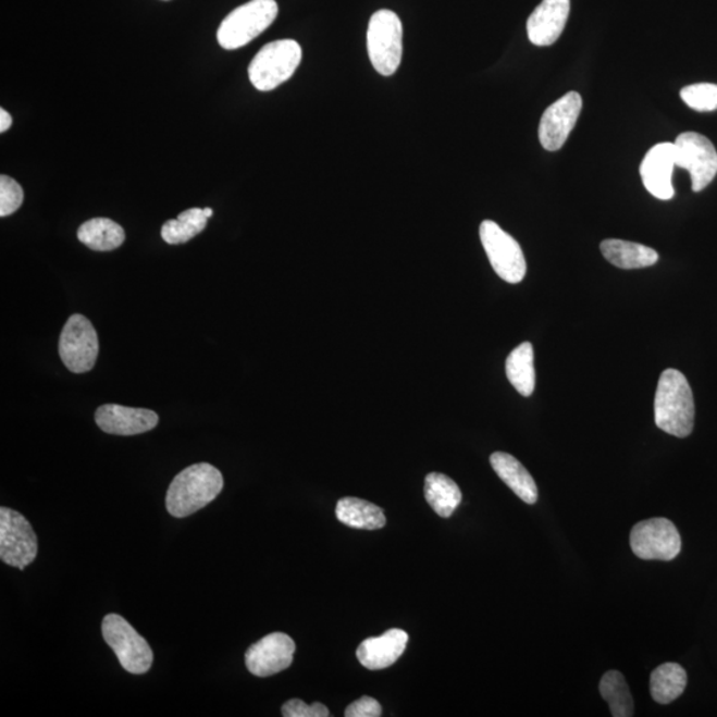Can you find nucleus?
<instances>
[{
  "mask_svg": "<svg viewBox=\"0 0 717 717\" xmlns=\"http://www.w3.org/2000/svg\"><path fill=\"white\" fill-rule=\"evenodd\" d=\"M655 424L668 435L684 438L694 431L695 403L689 381L673 369L663 371L655 395Z\"/></svg>",
  "mask_w": 717,
  "mask_h": 717,
  "instance_id": "f257e3e1",
  "label": "nucleus"
},
{
  "mask_svg": "<svg viewBox=\"0 0 717 717\" xmlns=\"http://www.w3.org/2000/svg\"><path fill=\"white\" fill-rule=\"evenodd\" d=\"M224 487V478L210 463H195L173 479L166 493V509L176 518L195 515L214 502Z\"/></svg>",
  "mask_w": 717,
  "mask_h": 717,
  "instance_id": "f03ea898",
  "label": "nucleus"
},
{
  "mask_svg": "<svg viewBox=\"0 0 717 717\" xmlns=\"http://www.w3.org/2000/svg\"><path fill=\"white\" fill-rule=\"evenodd\" d=\"M276 15L279 4L275 0H250L222 21L217 39L225 50H238L267 32Z\"/></svg>",
  "mask_w": 717,
  "mask_h": 717,
  "instance_id": "7ed1b4c3",
  "label": "nucleus"
},
{
  "mask_svg": "<svg viewBox=\"0 0 717 717\" xmlns=\"http://www.w3.org/2000/svg\"><path fill=\"white\" fill-rule=\"evenodd\" d=\"M302 62V48L293 39L275 40L261 48L249 65L252 86L262 92L279 88Z\"/></svg>",
  "mask_w": 717,
  "mask_h": 717,
  "instance_id": "20e7f679",
  "label": "nucleus"
},
{
  "mask_svg": "<svg viewBox=\"0 0 717 717\" xmlns=\"http://www.w3.org/2000/svg\"><path fill=\"white\" fill-rule=\"evenodd\" d=\"M367 50L378 74L393 76L400 67L403 24L394 11L381 10L371 16L367 29Z\"/></svg>",
  "mask_w": 717,
  "mask_h": 717,
  "instance_id": "39448f33",
  "label": "nucleus"
},
{
  "mask_svg": "<svg viewBox=\"0 0 717 717\" xmlns=\"http://www.w3.org/2000/svg\"><path fill=\"white\" fill-rule=\"evenodd\" d=\"M101 631L125 671L141 675L150 670L153 651L146 639L132 628L128 620L118 614H108L102 619Z\"/></svg>",
  "mask_w": 717,
  "mask_h": 717,
  "instance_id": "423d86ee",
  "label": "nucleus"
},
{
  "mask_svg": "<svg viewBox=\"0 0 717 717\" xmlns=\"http://www.w3.org/2000/svg\"><path fill=\"white\" fill-rule=\"evenodd\" d=\"M480 239L499 279L514 285L526 279V256L510 234L504 232L496 222L486 220L480 225Z\"/></svg>",
  "mask_w": 717,
  "mask_h": 717,
  "instance_id": "0eeeda50",
  "label": "nucleus"
},
{
  "mask_svg": "<svg viewBox=\"0 0 717 717\" xmlns=\"http://www.w3.org/2000/svg\"><path fill=\"white\" fill-rule=\"evenodd\" d=\"M38 556V537L32 523L20 511L0 508V558L20 570Z\"/></svg>",
  "mask_w": 717,
  "mask_h": 717,
  "instance_id": "6e6552de",
  "label": "nucleus"
},
{
  "mask_svg": "<svg viewBox=\"0 0 717 717\" xmlns=\"http://www.w3.org/2000/svg\"><path fill=\"white\" fill-rule=\"evenodd\" d=\"M59 354L71 372L84 373L94 369L99 357V336L86 317L74 314L69 318L60 335Z\"/></svg>",
  "mask_w": 717,
  "mask_h": 717,
  "instance_id": "1a4fd4ad",
  "label": "nucleus"
},
{
  "mask_svg": "<svg viewBox=\"0 0 717 717\" xmlns=\"http://www.w3.org/2000/svg\"><path fill=\"white\" fill-rule=\"evenodd\" d=\"M630 545L638 558L672 560L682 551V539L667 518H650L632 528Z\"/></svg>",
  "mask_w": 717,
  "mask_h": 717,
  "instance_id": "9d476101",
  "label": "nucleus"
},
{
  "mask_svg": "<svg viewBox=\"0 0 717 717\" xmlns=\"http://www.w3.org/2000/svg\"><path fill=\"white\" fill-rule=\"evenodd\" d=\"M677 166L690 172L692 190L702 191L717 174V152L706 136L684 132L673 143Z\"/></svg>",
  "mask_w": 717,
  "mask_h": 717,
  "instance_id": "9b49d317",
  "label": "nucleus"
},
{
  "mask_svg": "<svg viewBox=\"0 0 717 717\" xmlns=\"http://www.w3.org/2000/svg\"><path fill=\"white\" fill-rule=\"evenodd\" d=\"M582 104L581 95L571 90L547 108L542 114L539 129L542 147L556 152L565 146L580 118Z\"/></svg>",
  "mask_w": 717,
  "mask_h": 717,
  "instance_id": "f8f14e48",
  "label": "nucleus"
},
{
  "mask_svg": "<svg viewBox=\"0 0 717 717\" xmlns=\"http://www.w3.org/2000/svg\"><path fill=\"white\" fill-rule=\"evenodd\" d=\"M295 642L283 632H273L246 651L247 670L258 678L273 677L293 665Z\"/></svg>",
  "mask_w": 717,
  "mask_h": 717,
  "instance_id": "ddd939ff",
  "label": "nucleus"
},
{
  "mask_svg": "<svg viewBox=\"0 0 717 717\" xmlns=\"http://www.w3.org/2000/svg\"><path fill=\"white\" fill-rule=\"evenodd\" d=\"M95 420L100 430L110 435L135 436L154 430L159 415L146 408L104 404L96 411Z\"/></svg>",
  "mask_w": 717,
  "mask_h": 717,
  "instance_id": "4468645a",
  "label": "nucleus"
},
{
  "mask_svg": "<svg viewBox=\"0 0 717 717\" xmlns=\"http://www.w3.org/2000/svg\"><path fill=\"white\" fill-rule=\"evenodd\" d=\"M675 162L673 143H660L651 148L641 164V176L651 195L659 200H671L675 195L672 172Z\"/></svg>",
  "mask_w": 717,
  "mask_h": 717,
  "instance_id": "2eb2a0df",
  "label": "nucleus"
},
{
  "mask_svg": "<svg viewBox=\"0 0 717 717\" xmlns=\"http://www.w3.org/2000/svg\"><path fill=\"white\" fill-rule=\"evenodd\" d=\"M569 14L570 0H542L528 20L529 40L539 47L556 44L564 33Z\"/></svg>",
  "mask_w": 717,
  "mask_h": 717,
  "instance_id": "dca6fc26",
  "label": "nucleus"
},
{
  "mask_svg": "<svg viewBox=\"0 0 717 717\" xmlns=\"http://www.w3.org/2000/svg\"><path fill=\"white\" fill-rule=\"evenodd\" d=\"M408 638L406 631L393 629L381 636L366 639L357 650L360 665L373 671L393 666L406 651Z\"/></svg>",
  "mask_w": 717,
  "mask_h": 717,
  "instance_id": "f3484780",
  "label": "nucleus"
},
{
  "mask_svg": "<svg viewBox=\"0 0 717 717\" xmlns=\"http://www.w3.org/2000/svg\"><path fill=\"white\" fill-rule=\"evenodd\" d=\"M491 466L494 472L498 474L506 485L514 491L523 503L533 505L539 499V487L528 472V469L522 466L516 457L505 454V452H496L491 456Z\"/></svg>",
  "mask_w": 717,
  "mask_h": 717,
  "instance_id": "a211bd4d",
  "label": "nucleus"
},
{
  "mask_svg": "<svg viewBox=\"0 0 717 717\" xmlns=\"http://www.w3.org/2000/svg\"><path fill=\"white\" fill-rule=\"evenodd\" d=\"M601 251L614 267L625 270L650 268L659 261L656 250L629 240L605 239Z\"/></svg>",
  "mask_w": 717,
  "mask_h": 717,
  "instance_id": "6ab92c4d",
  "label": "nucleus"
},
{
  "mask_svg": "<svg viewBox=\"0 0 717 717\" xmlns=\"http://www.w3.org/2000/svg\"><path fill=\"white\" fill-rule=\"evenodd\" d=\"M337 520L345 526L361 530H378L385 526L383 509L366 499L345 497L336 505Z\"/></svg>",
  "mask_w": 717,
  "mask_h": 717,
  "instance_id": "aec40b11",
  "label": "nucleus"
},
{
  "mask_svg": "<svg viewBox=\"0 0 717 717\" xmlns=\"http://www.w3.org/2000/svg\"><path fill=\"white\" fill-rule=\"evenodd\" d=\"M424 496L427 503L440 517L449 518L461 504L459 485L443 473H430L425 478Z\"/></svg>",
  "mask_w": 717,
  "mask_h": 717,
  "instance_id": "412c9836",
  "label": "nucleus"
},
{
  "mask_svg": "<svg viewBox=\"0 0 717 717\" xmlns=\"http://www.w3.org/2000/svg\"><path fill=\"white\" fill-rule=\"evenodd\" d=\"M506 376L517 393L529 397L535 388L534 351L532 343L516 347L506 359Z\"/></svg>",
  "mask_w": 717,
  "mask_h": 717,
  "instance_id": "4be33fe9",
  "label": "nucleus"
},
{
  "mask_svg": "<svg viewBox=\"0 0 717 717\" xmlns=\"http://www.w3.org/2000/svg\"><path fill=\"white\" fill-rule=\"evenodd\" d=\"M77 238L95 251H112L124 244L125 232L110 219H92L79 227Z\"/></svg>",
  "mask_w": 717,
  "mask_h": 717,
  "instance_id": "5701e85b",
  "label": "nucleus"
},
{
  "mask_svg": "<svg viewBox=\"0 0 717 717\" xmlns=\"http://www.w3.org/2000/svg\"><path fill=\"white\" fill-rule=\"evenodd\" d=\"M687 685V672L678 663H665L651 673L650 691L654 701L670 704L682 696Z\"/></svg>",
  "mask_w": 717,
  "mask_h": 717,
  "instance_id": "b1692460",
  "label": "nucleus"
},
{
  "mask_svg": "<svg viewBox=\"0 0 717 717\" xmlns=\"http://www.w3.org/2000/svg\"><path fill=\"white\" fill-rule=\"evenodd\" d=\"M208 225L203 209L191 208L181 213L176 220H169L161 228V237L169 245L189 243Z\"/></svg>",
  "mask_w": 717,
  "mask_h": 717,
  "instance_id": "393cba45",
  "label": "nucleus"
},
{
  "mask_svg": "<svg viewBox=\"0 0 717 717\" xmlns=\"http://www.w3.org/2000/svg\"><path fill=\"white\" fill-rule=\"evenodd\" d=\"M599 692L608 703L614 717L634 716V701L622 673L616 670L606 672L602 677Z\"/></svg>",
  "mask_w": 717,
  "mask_h": 717,
  "instance_id": "a878e982",
  "label": "nucleus"
},
{
  "mask_svg": "<svg viewBox=\"0 0 717 717\" xmlns=\"http://www.w3.org/2000/svg\"><path fill=\"white\" fill-rule=\"evenodd\" d=\"M680 98L692 110L713 112L717 110V84L699 83L680 90Z\"/></svg>",
  "mask_w": 717,
  "mask_h": 717,
  "instance_id": "bb28decb",
  "label": "nucleus"
},
{
  "mask_svg": "<svg viewBox=\"0 0 717 717\" xmlns=\"http://www.w3.org/2000/svg\"><path fill=\"white\" fill-rule=\"evenodd\" d=\"M24 191L22 186L5 174L0 176V217L14 214L22 207Z\"/></svg>",
  "mask_w": 717,
  "mask_h": 717,
  "instance_id": "cd10ccee",
  "label": "nucleus"
},
{
  "mask_svg": "<svg viewBox=\"0 0 717 717\" xmlns=\"http://www.w3.org/2000/svg\"><path fill=\"white\" fill-rule=\"evenodd\" d=\"M282 715L285 717H329L330 710L322 703L306 704L299 699L283 704Z\"/></svg>",
  "mask_w": 717,
  "mask_h": 717,
  "instance_id": "c85d7f7f",
  "label": "nucleus"
},
{
  "mask_svg": "<svg viewBox=\"0 0 717 717\" xmlns=\"http://www.w3.org/2000/svg\"><path fill=\"white\" fill-rule=\"evenodd\" d=\"M345 715L347 717H379L382 716V706L376 699L363 696L349 704Z\"/></svg>",
  "mask_w": 717,
  "mask_h": 717,
  "instance_id": "c756f323",
  "label": "nucleus"
},
{
  "mask_svg": "<svg viewBox=\"0 0 717 717\" xmlns=\"http://www.w3.org/2000/svg\"><path fill=\"white\" fill-rule=\"evenodd\" d=\"M12 125V118L8 111H4L3 108L0 110V132L4 134L5 131L10 129Z\"/></svg>",
  "mask_w": 717,
  "mask_h": 717,
  "instance_id": "7c9ffc66",
  "label": "nucleus"
},
{
  "mask_svg": "<svg viewBox=\"0 0 717 717\" xmlns=\"http://www.w3.org/2000/svg\"><path fill=\"white\" fill-rule=\"evenodd\" d=\"M203 213H205V215L208 217V219H210V217L213 215V210L210 209V208H207V209H203Z\"/></svg>",
  "mask_w": 717,
  "mask_h": 717,
  "instance_id": "2f4dec72",
  "label": "nucleus"
}]
</instances>
